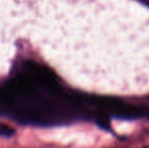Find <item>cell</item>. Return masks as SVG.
<instances>
[{"label": "cell", "instance_id": "obj_1", "mask_svg": "<svg viewBox=\"0 0 149 148\" xmlns=\"http://www.w3.org/2000/svg\"><path fill=\"white\" fill-rule=\"evenodd\" d=\"M96 121H97V124L100 125L102 128L110 129V120H109V117L107 114H104V113L100 114L96 117Z\"/></svg>", "mask_w": 149, "mask_h": 148}, {"label": "cell", "instance_id": "obj_2", "mask_svg": "<svg viewBox=\"0 0 149 148\" xmlns=\"http://www.w3.org/2000/svg\"><path fill=\"white\" fill-rule=\"evenodd\" d=\"M15 131L9 126H6L4 124H0V135L4 137H11L14 135Z\"/></svg>", "mask_w": 149, "mask_h": 148}]
</instances>
